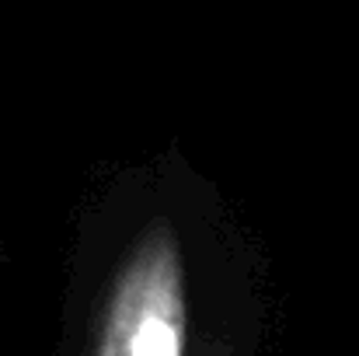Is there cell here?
<instances>
[{
    "mask_svg": "<svg viewBox=\"0 0 359 356\" xmlns=\"http://www.w3.org/2000/svg\"><path fill=\"white\" fill-rule=\"evenodd\" d=\"M189 297L182 244L168 220L150 224L105 297L95 356H185Z\"/></svg>",
    "mask_w": 359,
    "mask_h": 356,
    "instance_id": "6da1fadb",
    "label": "cell"
}]
</instances>
